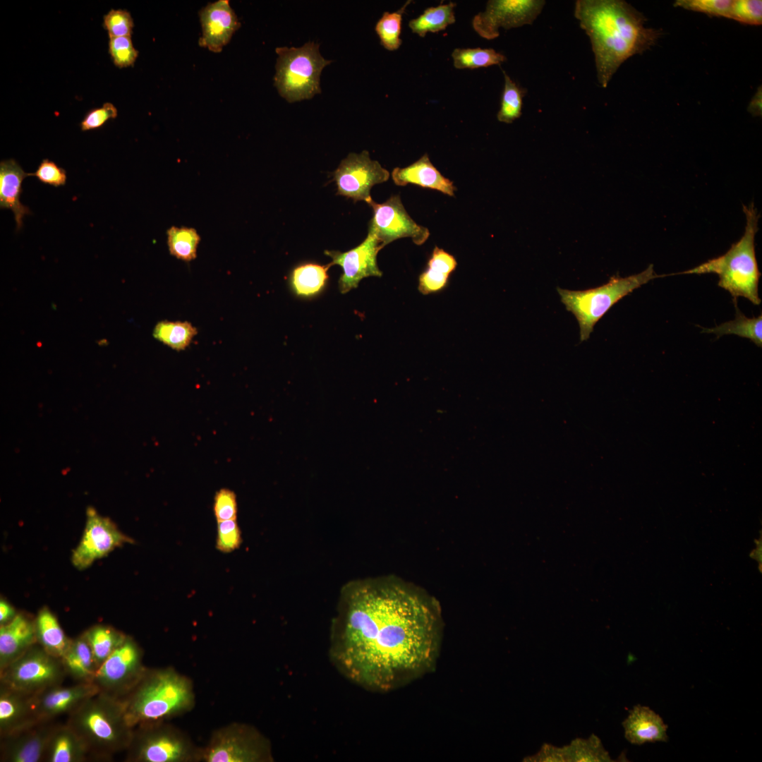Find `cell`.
<instances>
[{
	"mask_svg": "<svg viewBox=\"0 0 762 762\" xmlns=\"http://www.w3.org/2000/svg\"><path fill=\"white\" fill-rule=\"evenodd\" d=\"M734 300L736 316L734 320L724 322L713 328H703L702 332L713 333L717 338L725 334H736L749 339L758 347L762 346V315L749 318L737 308Z\"/></svg>",
	"mask_w": 762,
	"mask_h": 762,
	"instance_id": "cell-32",
	"label": "cell"
},
{
	"mask_svg": "<svg viewBox=\"0 0 762 762\" xmlns=\"http://www.w3.org/2000/svg\"><path fill=\"white\" fill-rule=\"evenodd\" d=\"M545 4L543 0H490L485 10L473 17L472 27L481 37L493 40L499 37L500 28L533 24Z\"/></svg>",
	"mask_w": 762,
	"mask_h": 762,
	"instance_id": "cell-13",
	"label": "cell"
},
{
	"mask_svg": "<svg viewBox=\"0 0 762 762\" xmlns=\"http://www.w3.org/2000/svg\"><path fill=\"white\" fill-rule=\"evenodd\" d=\"M524 761L532 762H568L566 747H557L544 744L540 751L533 756H528Z\"/></svg>",
	"mask_w": 762,
	"mask_h": 762,
	"instance_id": "cell-47",
	"label": "cell"
},
{
	"mask_svg": "<svg viewBox=\"0 0 762 762\" xmlns=\"http://www.w3.org/2000/svg\"><path fill=\"white\" fill-rule=\"evenodd\" d=\"M274 78L279 95L289 102L311 99L321 92L323 68L332 63L319 51V44L308 42L301 47H277Z\"/></svg>",
	"mask_w": 762,
	"mask_h": 762,
	"instance_id": "cell-7",
	"label": "cell"
},
{
	"mask_svg": "<svg viewBox=\"0 0 762 762\" xmlns=\"http://www.w3.org/2000/svg\"><path fill=\"white\" fill-rule=\"evenodd\" d=\"M273 761L270 740L254 726L234 722L217 728L200 747V762Z\"/></svg>",
	"mask_w": 762,
	"mask_h": 762,
	"instance_id": "cell-9",
	"label": "cell"
},
{
	"mask_svg": "<svg viewBox=\"0 0 762 762\" xmlns=\"http://www.w3.org/2000/svg\"><path fill=\"white\" fill-rule=\"evenodd\" d=\"M456 6V3L449 2L427 8L418 17L409 21V27L421 37H425L428 32L442 31L455 23Z\"/></svg>",
	"mask_w": 762,
	"mask_h": 762,
	"instance_id": "cell-30",
	"label": "cell"
},
{
	"mask_svg": "<svg viewBox=\"0 0 762 762\" xmlns=\"http://www.w3.org/2000/svg\"><path fill=\"white\" fill-rule=\"evenodd\" d=\"M108 52L114 64L120 68L133 66L138 56L130 36L109 38Z\"/></svg>",
	"mask_w": 762,
	"mask_h": 762,
	"instance_id": "cell-39",
	"label": "cell"
},
{
	"mask_svg": "<svg viewBox=\"0 0 762 762\" xmlns=\"http://www.w3.org/2000/svg\"><path fill=\"white\" fill-rule=\"evenodd\" d=\"M129 724L167 721L190 712L195 705L193 682L172 667L147 669L123 699Z\"/></svg>",
	"mask_w": 762,
	"mask_h": 762,
	"instance_id": "cell-3",
	"label": "cell"
},
{
	"mask_svg": "<svg viewBox=\"0 0 762 762\" xmlns=\"http://www.w3.org/2000/svg\"><path fill=\"white\" fill-rule=\"evenodd\" d=\"M382 248L384 246L375 235L368 231L361 244L348 251H325V254L332 258L331 266L337 265L342 268L343 273L338 281L341 294L357 288L363 278L382 276L377 264V255Z\"/></svg>",
	"mask_w": 762,
	"mask_h": 762,
	"instance_id": "cell-16",
	"label": "cell"
},
{
	"mask_svg": "<svg viewBox=\"0 0 762 762\" xmlns=\"http://www.w3.org/2000/svg\"><path fill=\"white\" fill-rule=\"evenodd\" d=\"M66 677L61 658L36 643L0 672V685L33 696L62 684Z\"/></svg>",
	"mask_w": 762,
	"mask_h": 762,
	"instance_id": "cell-10",
	"label": "cell"
},
{
	"mask_svg": "<svg viewBox=\"0 0 762 762\" xmlns=\"http://www.w3.org/2000/svg\"><path fill=\"white\" fill-rule=\"evenodd\" d=\"M37 643L35 618L18 612L8 623L0 625V672Z\"/></svg>",
	"mask_w": 762,
	"mask_h": 762,
	"instance_id": "cell-20",
	"label": "cell"
},
{
	"mask_svg": "<svg viewBox=\"0 0 762 762\" xmlns=\"http://www.w3.org/2000/svg\"><path fill=\"white\" fill-rule=\"evenodd\" d=\"M38 722L32 696L0 685V738L16 734Z\"/></svg>",
	"mask_w": 762,
	"mask_h": 762,
	"instance_id": "cell-21",
	"label": "cell"
},
{
	"mask_svg": "<svg viewBox=\"0 0 762 762\" xmlns=\"http://www.w3.org/2000/svg\"><path fill=\"white\" fill-rule=\"evenodd\" d=\"M84 634L99 667L124 641L128 635L106 624H96Z\"/></svg>",
	"mask_w": 762,
	"mask_h": 762,
	"instance_id": "cell-31",
	"label": "cell"
},
{
	"mask_svg": "<svg viewBox=\"0 0 762 762\" xmlns=\"http://www.w3.org/2000/svg\"><path fill=\"white\" fill-rule=\"evenodd\" d=\"M197 334V329L188 322L164 320L158 322L153 336L176 351L185 350Z\"/></svg>",
	"mask_w": 762,
	"mask_h": 762,
	"instance_id": "cell-33",
	"label": "cell"
},
{
	"mask_svg": "<svg viewBox=\"0 0 762 762\" xmlns=\"http://www.w3.org/2000/svg\"><path fill=\"white\" fill-rule=\"evenodd\" d=\"M330 264L322 265L306 262L295 267L290 273L289 283L292 292L301 298H313L327 286Z\"/></svg>",
	"mask_w": 762,
	"mask_h": 762,
	"instance_id": "cell-28",
	"label": "cell"
},
{
	"mask_svg": "<svg viewBox=\"0 0 762 762\" xmlns=\"http://www.w3.org/2000/svg\"><path fill=\"white\" fill-rule=\"evenodd\" d=\"M37 642L49 654L62 658L71 639L61 628L56 617L48 607H42L35 617Z\"/></svg>",
	"mask_w": 762,
	"mask_h": 762,
	"instance_id": "cell-27",
	"label": "cell"
},
{
	"mask_svg": "<svg viewBox=\"0 0 762 762\" xmlns=\"http://www.w3.org/2000/svg\"><path fill=\"white\" fill-rule=\"evenodd\" d=\"M373 216L368 231L373 233L385 247L401 238H411L416 245L424 243L430 236L428 228L418 224L405 210L399 195H392L383 203L369 204Z\"/></svg>",
	"mask_w": 762,
	"mask_h": 762,
	"instance_id": "cell-15",
	"label": "cell"
},
{
	"mask_svg": "<svg viewBox=\"0 0 762 762\" xmlns=\"http://www.w3.org/2000/svg\"><path fill=\"white\" fill-rule=\"evenodd\" d=\"M732 0H677L674 6L713 17L729 18Z\"/></svg>",
	"mask_w": 762,
	"mask_h": 762,
	"instance_id": "cell-40",
	"label": "cell"
},
{
	"mask_svg": "<svg viewBox=\"0 0 762 762\" xmlns=\"http://www.w3.org/2000/svg\"><path fill=\"white\" fill-rule=\"evenodd\" d=\"M127 762H200V747L167 721L134 727L126 750Z\"/></svg>",
	"mask_w": 762,
	"mask_h": 762,
	"instance_id": "cell-8",
	"label": "cell"
},
{
	"mask_svg": "<svg viewBox=\"0 0 762 762\" xmlns=\"http://www.w3.org/2000/svg\"><path fill=\"white\" fill-rule=\"evenodd\" d=\"M66 723L85 742L93 761H110L126 751L134 730L123 701L99 692L68 715Z\"/></svg>",
	"mask_w": 762,
	"mask_h": 762,
	"instance_id": "cell-4",
	"label": "cell"
},
{
	"mask_svg": "<svg viewBox=\"0 0 762 762\" xmlns=\"http://www.w3.org/2000/svg\"><path fill=\"white\" fill-rule=\"evenodd\" d=\"M93 761L82 739L66 723H59L47 745L45 762Z\"/></svg>",
	"mask_w": 762,
	"mask_h": 762,
	"instance_id": "cell-25",
	"label": "cell"
},
{
	"mask_svg": "<svg viewBox=\"0 0 762 762\" xmlns=\"http://www.w3.org/2000/svg\"><path fill=\"white\" fill-rule=\"evenodd\" d=\"M392 178L397 186H404L412 183L438 190L449 196H454L456 190L453 182L443 176L431 163L427 154L409 166L394 168Z\"/></svg>",
	"mask_w": 762,
	"mask_h": 762,
	"instance_id": "cell-23",
	"label": "cell"
},
{
	"mask_svg": "<svg viewBox=\"0 0 762 762\" xmlns=\"http://www.w3.org/2000/svg\"><path fill=\"white\" fill-rule=\"evenodd\" d=\"M144 651L130 636L99 667L93 680L99 693L123 699L138 684L147 667Z\"/></svg>",
	"mask_w": 762,
	"mask_h": 762,
	"instance_id": "cell-11",
	"label": "cell"
},
{
	"mask_svg": "<svg viewBox=\"0 0 762 762\" xmlns=\"http://www.w3.org/2000/svg\"><path fill=\"white\" fill-rule=\"evenodd\" d=\"M333 181L337 187V194L351 198L354 202L363 200L368 205L373 201L370 189L375 184L387 181L389 172L375 160L369 152L351 153L343 159L332 173Z\"/></svg>",
	"mask_w": 762,
	"mask_h": 762,
	"instance_id": "cell-14",
	"label": "cell"
},
{
	"mask_svg": "<svg viewBox=\"0 0 762 762\" xmlns=\"http://www.w3.org/2000/svg\"><path fill=\"white\" fill-rule=\"evenodd\" d=\"M503 74L504 85L497 118L500 122L511 123L521 115L523 97L527 90L512 80L504 71Z\"/></svg>",
	"mask_w": 762,
	"mask_h": 762,
	"instance_id": "cell-38",
	"label": "cell"
},
{
	"mask_svg": "<svg viewBox=\"0 0 762 762\" xmlns=\"http://www.w3.org/2000/svg\"><path fill=\"white\" fill-rule=\"evenodd\" d=\"M729 18L746 25H761L762 24V1H732Z\"/></svg>",
	"mask_w": 762,
	"mask_h": 762,
	"instance_id": "cell-42",
	"label": "cell"
},
{
	"mask_svg": "<svg viewBox=\"0 0 762 762\" xmlns=\"http://www.w3.org/2000/svg\"><path fill=\"white\" fill-rule=\"evenodd\" d=\"M35 176L41 183L54 187L64 186L66 183V171L54 162L44 159L36 171L28 173V176Z\"/></svg>",
	"mask_w": 762,
	"mask_h": 762,
	"instance_id": "cell-44",
	"label": "cell"
},
{
	"mask_svg": "<svg viewBox=\"0 0 762 762\" xmlns=\"http://www.w3.org/2000/svg\"><path fill=\"white\" fill-rule=\"evenodd\" d=\"M97 693L99 690L93 683L75 682L70 686L52 687L32 696L35 716L42 721L69 715Z\"/></svg>",
	"mask_w": 762,
	"mask_h": 762,
	"instance_id": "cell-18",
	"label": "cell"
},
{
	"mask_svg": "<svg viewBox=\"0 0 762 762\" xmlns=\"http://www.w3.org/2000/svg\"><path fill=\"white\" fill-rule=\"evenodd\" d=\"M574 14L589 37L603 87L626 60L651 49L661 35L646 27L643 14L623 0H578Z\"/></svg>",
	"mask_w": 762,
	"mask_h": 762,
	"instance_id": "cell-2",
	"label": "cell"
},
{
	"mask_svg": "<svg viewBox=\"0 0 762 762\" xmlns=\"http://www.w3.org/2000/svg\"><path fill=\"white\" fill-rule=\"evenodd\" d=\"M59 723L56 720L39 721L22 731L1 738L0 761H44L49 739Z\"/></svg>",
	"mask_w": 762,
	"mask_h": 762,
	"instance_id": "cell-17",
	"label": "cell"
},
{
	"mask_svg": "<svg viewBox=\"0 0 762 762\" xmlns=\"http://www.w3.org/2000/svg\"><path fill=\"white\" fill-rule=\"evenodd\" d=\"M665 275L657 274L652 264L643 272L626 277L615 275L600 286L582 291L557 288L562 303L578 321L580 340L590 337L594 326L619 300L654 279Z\"/></svg>",
	"mask_w": 762,
	"mask_h": 762,
	"instance_id": "cell-6",
	"label": "cell"
},
{
	"mask_svg": "<svg viewBox=\"0 0 762 762\" xmlns=\"http://www.w3.org/2000/svg\"><path fill=\"white\" fill-rule=\"evenodd\" d=\"M28 173L24 171L13 159L0 163V207L9 209L14 215L16 230L23 226V217L31 214L30 210L20 202L22 183Z\"/></svg>",
	"mask_w": 762,
	"mask_h": 762,
	"instance_id": "cell-24",
	"label": "cell"
},
{
	"mask_svg": "<svg viewBox=\"0 0 762 762\" xmlns=\"http://www.w3.org/2000/svg\"><path fill=\"white\" fill-rule=\"evenodd\" d=\"M61 660L67 676L75 682L93 683L98 666L84 632L71 640Z\"/></svg>",
	"mask_w": 762,
	"mask_h": 762,
	"instance_id": "cell-26",
	"label": "cell"
},
{
	"mask_svg": "<svg viewBox=\"0 0 762 762\" xmlns=\"http://www.w3.org/2000/svg\"><path fill=\"white\" fill-rule=\"evenodd\" d=\"M167 234V245L171 255L186 262L196 258L200 238L195 229L171 226Z\"/></svg>",
	"mask_w": 762,
	"mask_h": 762,
	"instance_id": "cell-35",
	"label": "cell"
},
{
	"mask_svg": "<svg viewBox=\"0 0 762 762\" xmlns=\"http://www.w3.org/2000/svg\"><path fill=\"white\" fill-rule=\"evenodd\" d=\"M213 509L217 522L236 519L237 503L234 492L226 488L219 490L214 497Z\"/></svg>",
	"mask_w": 762,
	"mask_h": 762,
	"instance_id": "cell-45",
	"label": "cell"
},
{
	"mask_svg": "<svg viewBox=\"0 0 762 762\" xmlns=\"http://www.w3.org/2000/svg\"><path fill=\"white\" fill-rule=\"evenodd\" d=\"M241 543V531L236 519L217 522V550L222 552H231L237 549Z\"/></svg>",
	"mask_w": 762,
	"mask_h": 762,
	"instance_id": "cell-43",
	"label": "cell"
},
{
	"mask_svg": "<svg viewBox=\"0 0 762 762\" xmlns=\"http://www.w3.org/2000/svg\"><path fill=\"white\" fill-rule=\"evenodd\" d=\"M568 762L612 761L600 739L594 734L588 739L576 738L565 746Z\"/></svg>",
	"mask_w": 762,
	"mask_h": 762,
	"instance_id": "cell-36",
	"label": "cell"
},
{
	"mask_svg": "<svg viewBox=\"0 0 762 762\" xmlns=\"http://www.w3.org/2000/svg\"><path fill=\"white\" fill-rule=\"evenodd\" d=\"M18 614L14 607L5 599L0 600V625L10 622Z\"/></svg>",
	"mask_w": 762,
	"mask_h": 762,
	"instance_id": "cell-48",
	"label": "cell"
},
{
	"mask_svg": "<svg viewBox=\"0 0 762 762\" xmlns=\"http://www.w3.org/2000/svg\"><path fill=\"white\" fill-rule=\"evenodd\" d=\"M747 111L754 116H761L762 114V89L760 86L753 96L747 107Z\"/></svg>",
	"mask_w": 762,
	"mask_h": 762,
	"instance_id": "cell-49",
	"label": "cell"
},
{
	"mask_svg": "<svg viewBox=\"0 0 762 762\" xmlns=\"http://www.w3.org/2000/svg\"><path fill=\"white\" fill-rule=\"evenodd\" d=\"M624 737L632 744L667 742V725L661 717L648 706H635L623 721Z\"/></svg>",
	"mask_w": 762,
	"mask_h": 762,
	"instance_id": "cell-22",
	"label": "cell"
},
{
	"mask_svg": "<svg viewBox=\"0 0 762 762\" xmlns=\"http://www.w3.org/2000/svg\"><path fill=\"white\" fill-rule=\"evenodd\" d=\"M118 111L111 102H105L102 107L90 109L80 122L83 131L102 128L109 120L116 118Z\"/></svg>",
	"mask_w": 762,
	"mask_h": 762,
	"instance_id": "cell-46",
	"label": "cell"
},
{
	"mask_svg": "<svg viewBox=\"0 0 762 762\" xmlns=\"http://www.w3.org/2000/svg\"><path fill=\"white\" fill-rule=\"evenodd\" d=\"M456 265L453 255L435 246L426 270L419 277L418 290L423 294L442 290L446 286L449 277Z\"/></svg>",
	"mask_w": 762,
	"mask_h": 762,
	"instance_id": "cell-29",
	"label": "cell"
},
{
	"mask_svg": "<svg viewBox=\"0 0 762 762\" xmlns=\"http://www.w3.org/2000/svg\"><path fill=\"white\" fill-rule=\"evenodd\" d=\"M103 28L109 38L131 37L134 27L131 13L125 9H111L103 17Z\"/></svg>",
	"mask_w": 762,
	"mask_h": 762,
	"instance_id": "cell-41",
	"label": "cell"
},
{
	"mask_svg": "<svg viewBox=\"0 0 762 762\" xmlns=\"http://www.w3.org/2000/svg\"><path fill=\"white\" fill-rule=\"evenodd\" d=\"M454 66L457 69H474L500 65L506 56L492 48H456L452 53Z\"/></svg>",
	"mask_w": 762,
	"mask_h": 762,
	"instance_id": "cell-34",
	"label": "cell"
},
{
	"mask_svg": "<svg viewBox=\"0 0 762 762\" xmlns=\"http://www.w3.org/2000/svg\"><path fill=\"white\" fill-rule=\"evenodd\" d=\"M746 226L743 236L733 243L722 255L686 271L674 274L715 273L719 277L718 286L727 291L734 300L744 297L754 305L761 303L758 282L761 273L755 253V236L758 231L759 214L751 202L743 205Z\"/></svg>",
	"mask_w": 762,
	"mask_h": 762,
	"instance_id": "cell-5",
	"label": "cell"
},
{
	"mask_svg": "<svg viewBox=\"0 0 762 762\" xmlns=\"http://www.w3.org/2000/svg\"><path fill=\"white\" fill-rule=\"evenodd\" d=\"M411 1H407L401 8L394 12H384L377 22L375 30L378 35L380 44L389 51L399 48L402 43L400 38L401 32L402 16Z\"/></svg>",
	"mask_w": 762,
	"mask_h": 762,
	"instance_id": "cell-37",
	"label": "cell"
},
{
	"mask_svg": "<svg viewBox=\"0 0 762 762\" xmlns=\"http://www.w3.org/2000/svg\"><path fill=\"white\" fill-rule=\"evenodd\" d=\"M440 619L435 602L404 583H356L343 595L330 658L356 684L389 691L433 665Z\"/></svg>",
	"mask_w": 762,
	"mask_h": 762,
	"instance_id": "cell-1",
	"label": "cell"
},
{
	"mask_svg": "<svg viewBox=\"0 0 762 762\" xmlns=\"http://www.w3.org/2000/svg\"><path fill=\"white\" fill-rule=\"evenodd\" d=\"M202 35L199 45L219 53L241 27L237 16L227 0L208 4L199 12Z\"/></svg>",
	"mask_w": 762,
	"mask_h": 762,
	"instance_id": "cell-19",
	"label": "cell"
},
{
	"mask_svg": "<svg viewBox=\"0 0 762 762\" xmlns=\"http://www.w3.org/2000/svg\"><path fill=\"white\" fill-rule=\"evenodd\" d=\"M132 543L133 540L122 533L109 518L88 507L83 533L73 551L71 562L77 569H85L116 548Z\"/></svg>",
	"mask_w": 762,
	"mask_h": 762,
	"instance_id": "cell-12",
	"label": "cell"
}]
</instances>
